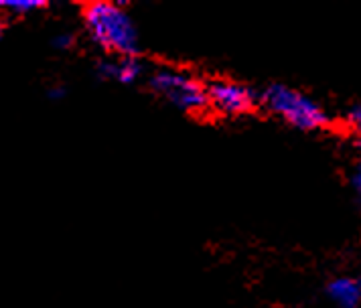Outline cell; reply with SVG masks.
Returning <instances> with one entry per match:
<instances>
[{
    "label": "cell",
    "instance_id": "cell-1",
    "mask_svg": "<svg viewBox=\"0 0 361 308\" xmlns=\"http://www.w3.org/2000/svg\"><path fill=\"white\" fill-rule=\"evenodd\" d=\"M82 16L85 29L96 45L114 55L136 57L138 32L126 11H122L114 2L96 0L83 6Z\"/></svg>",
    "mask_w": 361,
    "mask_h": 308
},
{
    "label": "cell",
    "instance_id": "cell-2",
    "mask_svg": "<svg viewBox=\"0 0 361 308\" xmlns=\"http://www.w3.org/2000/svg\"><path fill=\"white\" fill-rule=\"evenodd\" d=\"M264 108H268L272 113L282 116L288 124H293L300 130H319L329 126V116L311 97L296 92L288 85L272 83L268 85L260 96Z\"/></svg>",
    "mask_w": 361,
    "mask_h": 308
},
{
    "label": "cell",
    "instance_id": "cell-3",
    "mask_svg": "<svg viewBox=\"0 0 361 308\" xmlns=\"http://www.w3.org/2000/svg\"><path fill=\"white\" fill-rule=\"evenodd\" d=\"M148 85L154 94L169 99L171 104H175L185 112L199 113L209 106L205 85L195 80L193 75H189L187 71L161 67L150 75Z\"/></svg>",
    "mask_w": 361,
    "mask_h": 308
},
{
    "label": "cell",
    "instance_id": "cell-4",
    "mask_svg": "<svg viewBox=\"0 0 361 308\" xmlns=\"http://www.w3.org/2000/svg\"><path fill=\"white\" fill-rule=\"evenodd\" d=\"M207 104L224 116H240L256 108L258 94L244 83L230 80H214L205 85Z\"/></svg>",
    "mask_w": 361,
    "mask_h": 308
},
{
    "label": "cell",
    "instance_id": "cell-5",
    "mask_svg": "<svg viewBox=\"0 0 361 308\" xmlns=\"http://www.w3.org/2000/svg\"><path fill=\"white\" fill-rule=\"evenodd\" d=\"M331 300L341 308H357L361 302V282L353 278H337L329 284Z\"/></svg>",
    "mask_w": 361,
    "mask_h": 308
},
{
    "label": "cell",
    "instance_id": "cell-6",
    "mask_svg": "<svg viewBox=\"0 0 361 308\" xmlns=\"http://www.w3.org/2000/svg\"><path fill=\"white\" fill-rule=\"evenodd\" d=\"M142 73V65L136 57H122L118 61V71H116V80L120 83H134Z\"/></svg>",
    "mask_w": 361,
    "mask_h": 308
},
{
    "label": "cell",
    "instance_id": "cell-7",
    "mask_svg": "<svg viewBox=\"0 0 361 308\" xmlns=\"http://www.w3.org/2000/svg\"><path fill=\"white\" fill-rule=\"evenodd\" d=\"M47 2L43 0H4L2 6L15 11V13H29V11H35V8H41L45 6Z\"/></svg>",
    "mask_w": 361,
    "mask_h": 308
},
{
    "label": "cell",
    "instance_id": "cell-8",
    "mask_svg": "<svg viewBox=\"0 0 361 308\" xmlns=\"http://www.w3.org/2000/svg\"><path fill=\"white\" fill-rule=\"evenodd\" d=\"M98 71H99V75H102V78H114V80H116L118 61H114V59H104V61H99Z\"/></svg>",
    "mask_w": 361,
    "mask_h": 308
},
{
    "label": "cell",
    "instance_id": "cell-9",
    "mask_svg": "<svg viewBox=\"0 0 361 308\" xmlns=\"http://www.w3.org/2000/svg\"><path fill=\"white\" fill-rule=\"evenodd\" d=\"M347 120H349V124H351V126L361 134V104H357L355 108H351V112H349V116H347Z\"/></svg>",
    "mask_w": 361,
    "mask_h": 308
},
{
    "label": "cell",
    "instance_id": "cell-10",
    "mask_svg": "<svg viewBox=\"0 0 361 308\" xmlns=\"http://www.w3.org/2000/svg\"><path fill=\"white\" fill-rule=\"evenodd\" d=\"M55 45L61 49H66L71 45V37H59V41H55Z\"/></svg>",
    "mask_w": 361,
    "mask_h": 308
},
{
    "label": "cell",
    "instance_id": "cell-11",
    "mask_svg": "<svg viewBox=\"0 0 361 308\" xmlns=\"http://www.w3.org/2000/svg\"><path fill=\"white\" fill-rule=\"evenodd\" d=\"M353 180H355V185L360 187V191H361V162H360V166H357V173H355V178H353Z\"/></svg>",
    "mask_w": 361,
    "mask_h": 308
},
{
    "label": "cell",
    "instance_id": "cell-12",
    "mask_svg": "<svg viewBox=\"0 0 361 308\" xmlns=\"http://www.w3.org/2000/svg\"><path fill=\"white\" fill-rule=\"evenodd\" d=\"M2 31H4V23H2V18H0V37H2Z\"/></svg>",
    "mask_w": 361,
    "mask_h": 308
},
{
    "label": "cell",
    "instance_id": "cell-13",
    "mask_svg": "<svg viewBox=\"0 0 361 308\" xmlns=\"http://www.w3.org/2000/svg\"><path fill=\"white\" fill-rule=\"evenodd\" d=\"M357 146H360V148H361V140H360V142H357Z\"/></svg>",
    "mask_w": 361,
    "mask_h": 308
}]
</instances>
